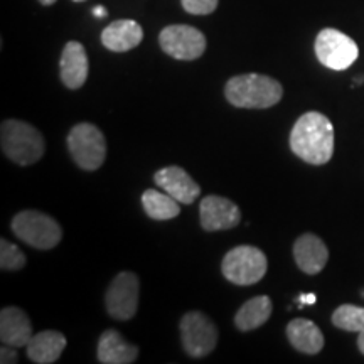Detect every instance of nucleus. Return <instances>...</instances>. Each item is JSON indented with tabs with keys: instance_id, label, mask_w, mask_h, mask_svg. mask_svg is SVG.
Segmentation results:
<instances>
[{
	"instance_id": "obj_6",
	"label": "nucleus",
	"mask_w": 364,
	"mask_h": 364,
	"mask_svg": "<svg viewBox=\"0 0 364 364\" xmlns=\"http://www.w3.org/2000/svg\"><path fill=\"white\" fill-rule=\"evenodd\" d=\"M68 149L83 171H97L107 159V142L105 135L93 124L75 125L68 135Z\"/></svg>"
},
{
	"instance_id": "obj_27",
	"label": "nucleus",
	"mask_w": 364,
	"mask_h": 364,
	"mask_svg": "<svg viewBox=\"0 0 364 364\" xmlns=\"http://www.w3.org/2000/svg\"><path fill=\"white\" fill-rule=\"evenodd\" d=\"M93 16L95 17H105V16H107V11H105V9L103 7H95L93 9Z\"/></svg>"
},
{
	"instance_id": "obj_26",
	"label": "nucleus",
	"mask_w": 364,
	"mask_h": 364,
	"mask_svg": "<svg viewBox=\"0 0 364 364\" xmlns=\"http://www.w3.org/2000/svg\"><path fill=\"white\" fill-rule=\"evenodd\" d=\"M299 302H300V307L306 304V306H314V304L317 302V297L314 294H302L299 297Z\"/></svg>"
},
{
	"instance_id": "obj_10",
	"label": "nucleus",
	"mask_w": 364,
	"mask_h": 364,
	"mask_svg": "<svg viewBox=\"0 0 364 364\" xmlns=\"http://www.w3.org/2000/svg\"><path fill=\"white\" fill-rule=\"evenodd\" d=\"M140 282L135 273L122 272L112 280L105 295V304L110 317L117 321H130L139 309Z\"/></svg>"
},
{
	"instance_id": "obj_24",
	"label": "nucleus",
	"mask_w": 364,
	"mask_h": 364,
	"mask_svg": "<svg viewBox=\"0 0 364 364\" xmlns=\"http://www.w3.org/2000/svg\"><path fill=\"white\" fill-rule=\"evenodd\" d=\"M181 4L193 16H209L218 7V0H181Z\"/></svg>"
},
{
	"instance_id": "obj_15",
	"label": "nucleus",
	"mask_w": 364,
	"mask_h": 364,
	"mask_svg": "<svg viewBox=\"0 0 364 364\" xmlns=\"http://www.w3.org/2000/svg\"><path fill=\"white\" fill-rule=\"evenodd\" d=\"M33 324L22 309H2V312H0V341H2V344L24 348L33 339Z\"/></svg>"
},
{
	"instance_id": "obj_22",
	"label": "nucleus",
	"mask_w": 364,
	"mask_h": 364,
	"mask_svg": "<svg viewBox=\"0 0 364 364\" xmlns=\"http://www.w3.org/2000/svg\"><path fill=\"white\" fill-rule=\"evenodd\" d=\"M332 324L348 332L364 331V307L344 304L332 314Z\"/></svg>"
},
{
	"instance_id": "obj_3",
	"label": "nucleus",
	"mask_w": 364,
	"mask_h": 364,
	"mask_svg": "<svg viewBox=\"0 0 364 364\" xmlns=\"http://www.w3.org/2000/svg\"><path fill=\"white\" fill-rule=\"evenodd\" d=\"M2 152L17 166H33L44 156L46 144L41 132L22 120H6L0 129Z\"/></svg>"
},
{
	"instance_id": "obj_14",
	"label": "nucleus",
	"mask_w": 364,
	"mask_h": 364,
	"mask_svg": "<svg viewBox=\"0 0 364 364\" xmlns=\"http://www.w3.org/2000/svg\"><path fill=\"white\" fill-rule=\"evenodd\" d=\"M294 258L297 267L307 275H317L329 260V250L318 236L306 233L294 243Z\"/></svg>"
},
{
	"instance_id": "obj_13",
	"label": "nucleus",
	"mask_w": 364,
	"mask_h": 364,
	"mask_svg": "<svg viewBox=\"0 0 364 364\" xmlns=\"http://www.w3.org/2000/svg\"><path fill=\"white\" fill-rule=\"evenodd\" d=\"M59 70H61V81L66 88L80 90L88 80L90 73V63L85 46L78 41H70L63 49Z\"/></svg>"
},
{
	"instance_id": "obj_11",
	"label": "nucleus",
	"mask_w": 364,
	"mask_h": 364,
	"mask_svg": "<svg viewBox=\"0 0 364 364\" xmlns=\"http://www.w3.org/2000/svg\"><path fill=\"white\" fill-rule=\"evenodd\" d=\"M201 226L206 231L231 230L241 221L240 208L223 196H208L199 204Z\"/></svg>"
},
{
	"instance_id": "obj_29",
	"label": "nucleus",
	"mask_w": 364,
	"mask_h": 364,
	"mask_svg": "<svg viewBox=\"0 0 364 364\" xmlns=\"http://www.w3.org/2000/svg\"><path fill=\"white\" fill-rule=\"evenodd\" d=\"M43 6H53V4H56V0H39Z\"/></svg>"
},
{
	"instance_id": "obj_1",
	"label": "nucleus",
	"mask_w": 364,
	"mask_h": 364,
	"mask_svg": "<svg viewBox=\"0 0 364 364\" xmlns=\"http://www.w3.org/2000/svg\"><path fill=\"white\" fill-rule=\"evenodd\" d=\"M290 149L312 166L329 162L334 154V127L329 118L318 112L304 113L290 132Z\"/></svg>"
},
{
	"instance_id": "obj_5",
	"label": "nucleus",
	"mask_w": 364,
	"mask_h": 364,
	"mask_svg": "<svg viewBox=\"0 0 364 364\" xmlns=\"http://www.w3.org/2000/svg\"><path fill=\"white\" fill-rule=\"evenodd\" d=\"M267 257L262 250L250 245H241L226 253L223 258L221 272L226 280L235 285H253L267 273Z\"/></svg>"
},
{
	"instance_id": "obj_30",
	"label": "nucleus",
	"mask_w": 364,
	"mask_h": 364,
	"mask_svg": "<svg viewBox=\"0 0 364 364\" xmlns=\"http://www.w3.org/2000/svg\"><path fill=\"white\" fill-rule=\"evenodd\" d=\"M363 81H364V76H359V78H356V80H354V83H359V85H361V83H363Z\"/></svg>"
},
{
	"instance_id": "obj_2",
	"label": "nucleus",
	"mask_w": 364,
	"mask_h": 364,
	"mask_svg": "<svg viewBox=\"0 0 364 364\" xmlns=\"http://www.w3.org/2000/svg\"><path fill=\"white\" fill-rule=\"evenodd\" d=\"M225 97L236 108H270L284 97V88L270 76L250 73L235 76L225 86Z\"/></svg>"
},
{
	"instance_id": "obj_17",
	"label": "nucleus",
	"mask_w": 364,
	"mask_h": 364,
	"mask_svg": "<svg viewBox=\"0 0 364 364\" xmlns=\"http://www.w3.org/2000/svg\"><path fill=\"white\" fill-rule=\"evenodd\" d=\"M97 356L103 364H130L139 358V349L122 338L117 331L108 329L98 341Z\"/></svg>"
},
{
	"instance_id": "obj_18",
	"label": "nucleus",
	"mask_w": 364,
	"mask_h": 364,
	"mask_svg": "<svg viewBox=\"0 0 364 364\" xmlns=\"http://www.w3.org/2000/svg\"><path fill=\"white\" fill-rule=\"evenodd\" d=\"M66 348V338L58 331H43L34 334L26 346L27 358L38 364H51L61 358Z\"/></svg>"
},
{
	"instance_id": "obj_28",
	"label": "nucleus",
	"mask_w": 364,
	"mask_h": 364,
	"mask_svg": "<svg viewBox=\"0 0 364 364\" xmlns=\"http://www.w3.org/2000/svg\"><path fill=\"white\" fill-rule=\"evenodd\" d=\"M358 348L359 351L364 354V331L359 332V338H358Z\"/></svg>"
},
{
	"instance_id": "obj_21",
	"label": "nucleus",
	"mask_w": 364,
	"mask_h": 364,
	"mask_svg": "<svg viewBox=\"0 0 364 364\" xmlns=\"http://www.w3.org/2000/svg\"><path fill=\"white\" fill-rule=\"evenodd\" d=\"M142 206L149 218L156 221L174 220L181 213V203L164 191L159 193L156 189H147L142 194Z\"/></svg>"
},
{
	"instance_id": "obj_31",
	"label": "nucleus",
	"mask_w": 364,
	"mask_h": 364,
	"mask_svg": "<svg viewBox=\"0 0 364 364\" xmlns=\"http://www.w3.org/2000/svg\"><path fill=\"white\" fill-rule=\"evenodd\" d=\"M73 2H85V0H73Z\"/></svg>"
},
{
	"instance_id": "obj_19",
	"label": "nucleus",
	"mask_w": 364,
	"mask_h": 364,
	"mask_svg": "<svg viewBox=\"0 0 364 364\" xmlns=\"http://www.w3.org/2000/svg\"><path fill=\"white\" fill-rule=\"evenodd\" d=\"M287 338L297 351L304 354H317L324 348L322 331L309 318H294L287 326Z\"/></svg>"
},
{
	"instance_id": "obj_16",
	"label": "nucleus",
	"mask_w": 364,
	"mask_h": 364,
	"mask_svg": "<svg viewBox=\"0 0 364 364\" xmlns=\"http://www.w3.org/2000/svg\"><path fill=\"white\" fill-rule=\"evenodd\" d=\"M144 29L139 22L120 19L107 26L102 33V44L113 53L130 51L142 43Z\"/></svg>"
},
{
	"instance_id": "obj_8",
	"label": "nucleus",
	"mask_w": 364,
	"mask_h": 364,
	"mask_svg": "<svg viewBox=\"0 0 364 364\" xmlns=\"http://www.w3.org/2000/svg\"><path fill=\"white\" fill-rule=\"evenodd\" d=\"M181 341L191 358H206L218 344L215 322L203 312H188L181 318Z\"/></svg>"
},
{
	"instance_id": "obj_12",
	"label": "nucleus",
	"mask_w": 364,
	"mask_h": 364,
	"mask_svg": "<svg viewBox=\"0 0 364 364\" xmlns=\"http://www.w3.org/2000/svg\"><path fill=\"white\" fill-rule=\"evenodd\" d=\"M154 181L162 191L172 196L176 201L181 204H193L199 194H201V188L198 186L193 177L186 172L182 167L169 166L164 169L157 171L154 176Z\"/></svg>"
},
{
	"instance_id": "obj_23",
	"label": "nucleus",
	"mask_w": 364,
	"mask_h": 364,
	"mask_svg": "<svg viewBox=\"0 0 364 364\" xmlns=\"http://www.w3.org/2000/svg\"><path fill=\"white\" fill-rule=\"evenodd\" d=\"M26 267V255L21 252L19 247L7 241L0 240V268L4 272H17Z\"/></svg>"
},
{
	"instance_id": "obj_4",
	"label": "nucleus",
	"mask_w": 364,
	"mask_h": 364,
	"mask_svg": "<svg viewBox=\"0 0 364 364\" xmlns=\"http://www.w3.org/2000/svg\"><path fill=\"white\" fill-rule=\"evenodd\" d=\"M12 231L17 238L29 247L38 250H51L63 240V230L59 223L46 213L27 209L14 216Z\"/></svg>"
},
{
	"instance_id": "obj_7",
	"label": "nucleus",
	"mask_w": 364,
	"mask_h": 364,
	"mask_svg": "<svg viewBox=\"0 0 364 364\" xmlns=\"http://www.w3.org/2000/svg\"><path fill=\"white\" fill-rule=\"evenodd\" d=\"M316 56L321 65L334 71H344L354 65L359 56V48L354 41L338 29H322L317 34Z\"/></svg>"
},
{
	"instance_id": "obj_20",
	"label": "nucleus",
	"mask_w": 364,
	"mask_h": 364,
	"mask_svg": "<svg viewBox=\"0 0 364 364\" xmlns=\"http://www.w3.org/2000/svg\"><path fill=\"white\" fill-rule=\"evenodd\" d=\"M273 311L272 300L267 295H258V297L250 299L235 316V326L241 332L255 331L262 327L270 318Z\"/></svg>"
},
{
	"instance_id": "obj_25",
	"label": "nucleus",
	"mask_w": 364,
	"mask_h": 364,
	"mask_svg": "<svg viewBox=\"0 0 364 364\" xmlns=\"http://www.w3.org/2000/svg\"><path fill=\"white\" fill-rule=\"evenodd\" d=\"M17 348H14V346H9V344H4L2 349H0V363L2 364H14L19 361V356H17Z\"/></svg>"
},
{
	"instance_id": "obj_9",
	"label": "nucleus",
	"mask_w": 364,
	"mask_h": 364,
	"mask_svg": "<svg viewBox=\"0 0 364 364\" xmlns=\"http://www.w3.org/2000/svg\"><path fill=\"white\" fill-rule=\"evenodd\" d=\"M159 44L164 53L179 61H194L206 51V38L201 31L184 24L164 27Z\"/></svg>"
}]
</instances>
